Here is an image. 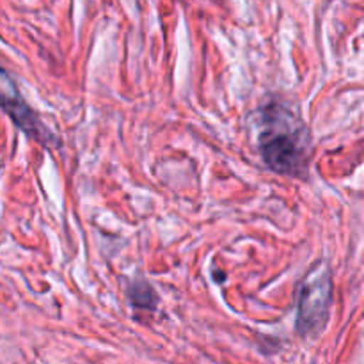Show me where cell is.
<instances>
[{"instance_id":"4","label":"cell","mask_w":364,"mask_h":364,"mask_svg":"<svg viewBox=\"0 0 364 364\" xmlns=\"http://www.w3.org/2000/svg\"><path fill=\"white\" fill-rule=\"evenodd\" d=\"M127 295L128 301L134 308L139 309H153L156 308L159 301H156V294L144 279H137V281H130L127 287Z\"/></svg>"},{"instance_id":"2","label":"cell","mask_w":364,"mask_h":364,"mask_svg":"<svg viewBox=\"0 0 364 364\" xmlns=\"http://www.w3.org/2000/svg\"><path fill=\"white\" fill-rule=\"evenodd\" d=\"M333 302V277L329 265L318 262L309 269L299 290L297 331L301 334H316L323 329L329 318Z\"/></svg>"},{"instance_id":"3","label":"cell","mask_w":364,"mask_h":364,"mask_svg":"<svg viewBox=\"0 0 364 364\" xmlns=\"http://www.w3.org/2000/svg\"><path fill=\"white\" fill-rule=\"evenodd\" d=\"M2 107L23 134H27L28 137L38 141L39 144L46 146V148H59V137L53 132H50L45 127V123L36 116L34 110L18 95L16 87H7L6 85V91L2 95Z\"/></svg>"},{"instance_id":"1","label":"cell","mask_w":364,"mask_h":364,"mask_svg":"<svg viewBox=\"0 0 364 364\" xmlns=\"http://www.w3.org/2000/svg\"><path fill=\"white\" fill-rule=\"evenodd\" d=\"M258 149L274 173L302 176L311 149L309 130L294 109L283 102H269L258 110Z\"/></svg>"}]
</instances>
